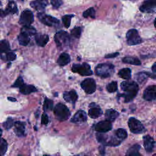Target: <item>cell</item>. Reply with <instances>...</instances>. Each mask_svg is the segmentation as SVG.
Segmentation results:
<instances>
[{"instance_id": "22", "label": "cell", "mask_w": 156, "mask_h": 156, "mask_svg": "<svg viewBox=\"0 0 156 156\" xmlns=\"http://www.w3.org/2000/svg\"><path fill=\"white\" fill-rule=\"evenodd\" d=\"M71 60V58L70 56L69 55V54H68L67 53L63 52L62 54H60V55L59 56L58 60H57V63L61 66H63L66 65L67 64H68L70 62Z\"/></svg>"}, {"instance_id": "40", "label": "cell", "mask_w": 156, "mask_h": 156, "mask_svg": "<svg viewBox=\"0 0 156 156\" xmlns=\"http://www.w3.org/2000/svg\"><path fill=\"white\" fill-rule=\"evenodd\" d=\"M96 138H97L98 141L99 143H101L104 144H105L108 137H107V135H103V134L98 133L96 134Z\"/></svg>"}, {"instance_id": "41", "label": "cell", "mask_w": 156, "mask_h": 156, "mask_svg": "<svg viewBox=\"0 0 156 156\" xmlns=\"http://www.w3.org/2000/svg\"><path fill=\"white\" fill-rule=\"evenodd\" d=\"M24 84L23 79L21 77H19L15 81V82L13 84L12 87H16V88H20Z\"/></svg>"}, {"instance_id": "53", "label": "cell", "mask_w": 156, "mask_h": 156, "mask_svg": "<svg viewBox=\"0 0 156 156\" xmlns=\"http://www.w3.org/2000/svg\"><path fill=\"white\" fill-rule=\"evenodd\" d=\"M0 4H1V1H0Z\"/></svg>"}, {"instance_id": "46", "label": "cell", "mask_w": 156, "mask_h": 156, "mask_svg": "<svg viewBox=\"0 0 156 156\" xmlns=\"http://www.w3.org/2000/svg\"><path fill=\"white\" fill-rule=\"evenodd\" d=\"M152 70L154 72L156 73V62H155V63H154V65H152Z\"/></svg>"}, {"instance_id": "3", "label": "cell", "mask_w": 156, "mask_h": 156, "mask_svg": "<svg viewBox=\"0 0 156 156\" xmlns=\"http://www.w3.org/2000/svg\"><path fill=\"white\" fill-rule=\"evenodd\" d=\"M54 113L57 119L60 121L67 120L71 115V113L68 107L62 103H58L55 106Z\"/></svg>"}, {"instance_id": "48", "label": "cell", "mask_w": 156, "mask_h": 156, "mask_svg": "<svg viewBox=\"0 0 156 156\" xmlns=\"http://www.w3.org/2000/svg\"><path fill=\"white\" fill-rule=\"evenodd\" d=\"M2 14H4V15L5 13H4V12H2V10H0V16L2 15Z\"/></svg>"}, {"instance_id": "27", "label": "cell", "mask_w": 156, "mask_h": 156, "mask_svg": "<svg viewBox=\"0 0 156 156\" xmlns=\"http://www.w3.org/2000/svg\"><path fill=\"white\" fill-rule=\"evenodd\" d=\"M122 62L125 63L131 64V65H140L141 62L139 59H138L136 57H125L122 58Z\"/></svg>"}, {"instance_id": "35", "label": "cell", "mask_w": 156, "mask_h": 156, "mask_svg": "<svg viewBox=\"0 0 156 156\" xmlns=\"http://www.w3.org/2000/svg\"><path fill=\"white\" fill-rule=\"evenodd\" d=\"M83 16L85 18L91 17L92 18H95V10L93 7H90L87 10L84 11L83 13Z\"/></svg>"}, {"instance_id": "19", "label": "cell", "mask_w": 156, "mask_h": 156, "mask_svg": "<svg viewBox=\"0 0 156 156\" xmlns=\"http://www.w3.org/2000/svg\"><path fill=\"white\" fill-rule=\"evenodd\" d=\"M78 96L74 90L65 91L63 93V98L68 102H71L73 104L76 102Z\"/></svg>"}, {"instance_id": "37", "label": "cell", "mask_w": 156, "mask_h": 156, "mask_svg": "<svg viewBox=\"0 0 156 156\" xmlns=\"http://www.w3.org/2000/svg\"><path fill=\"white\" fill-rule=\"evenodd\" d=\"M106 89L109 93H113V92L116 91L118 89L117 82L113 81V82H112L111 83H108L106 87Z\"/></svg>"}, {"instance_id": "33", "label": "cell", "mask_w": 156, "mask_h": 156, "mask_svg": "<svg viewBox=\"0 0 156 156\" xmlns=\"http://www.w3.org/2000/svg\"><path fill=\"white\" fill-rule=\"evenodd\" d=\"M7 149V143L4 138L0 140V156H4Z\"/></svg>"}, {"instance_id": "2", "label": "cell", "mask_w": 156, "mask_h": 156, "mask_svg": "<svg viewBox=\"0 0 156 156\" xmlns=\"http://www.w3.org/2000/svg\"><path fill=\"white\" fill-rule=\"evenodd\" d=\"M96 74L102 78H107L112 76L115 72V67L112 64L101 63L95 68Z\"/></svg>"}, {"instance_id": "44", "label": "cell", "mask_w": 156, "mask_h": 156, "mask_svg": "<svg viewBox=\"0 0 156 156\" xmlns=\"http://www.w3.org/2000/svg\"><path fill=\"white\" fill-rule=\"evenodd\" d=\"M49 122V118L48 115L46 113H43L41 116V123L44 125H46Z\"/></svg>"}, {"instance_id": "47", "label": "cell", "mask_w": 156, "mask_h": 156, "mask_svg": "<svg viewBox=\"0 0 156 156\" xmlns=\"http://www.w3.org/2000/svg\"><path fill=\"white\" fill-rule=\"evenodd\" d=\"M8 100H9V101H12V102H15V101H16V99L15 98H12V97H8Z\"/></svg>"}, {"instance_id": "28", "label": "cell", "mask_w": 156, "mask_h": 156, "mask_svg": "<svg viewBox=\"0 0 156 156\" xmlns=\"http://www.w3.org/2000/svg\"><path fill=\"white\" fill-rule=\"evenodd\" d=\"M18 40L19 43L23 46L27 45L30 41L29 37L27 35L22 32H21V34L18 35Z\"/></svg>"}, {"instance_id": "49", "label": "cell", "mask_w": 156, "mask_h": 156, "mask_svg": "<svg viewBox=\"0 0 156 156\" xmlns=\"http://www.w3.org/2000/svg\"><path fill=\"white\" fill-rule=\"evenodd\" d=\"M1 135H2V130L0 129V140L1 139Z\"/></svg>"}, {"instance_id": "31", "label": "cell", "mask_w": 156, "mask_h": 156, "mask_svg": "<svg viewBox=\"0 0 156 156\" xmlns=\"http://www.w3.org/2000/svg\"><path fill=\"white\" fill-rule=\"evenodd\" d=\"M115 136L119 140L122 141L123 140H124L127 138V133L126 130L123 129H118L115 132Z\"/></svg>"}, {"instance_id": "51", "label": "cell", "mask_w": 156, "mask_h": 156, "mask_svg": "<svg viewBox=\"0 0 156 156\" xmlns=\"http://www.w3.org/2000/svg\"><path fill=\"white\" fill-rule=\"evenodd\" d=\"M152 156H156V154H154V155H153Z\"/></svg>"}, {"instance_id": "39", "label": "cell", "mask_w": 156, "mask_h": 156, "mask_svg": "<svg viewBox=\"0 0 156 156\" xmlns=\"http://www.w3.org/2000/svg\"><path fill=\"white\" fill-rule=\"evenodd\" d=\"M2 125H3V127L7 130L10 129L14 125V122H13V119L10 117L8 118L7 119V120L3 123Z\"/></svg>"}, {"instance_id": "54", "label": "cell", "mask_w": 156, "mask_h": 156, "mask_svg": "<svg viewBox=\"0 0 156 156\" xmlns=\"http://www.w3.org/2000/svg\"><path fill=\"white\" fill-rule=\"evenodd\" d=\"M76 156H79V155H76Z\"/></svg>"}, {"instance_id": "32", "label": "cell", "mask_w": 156, "mask_h": 156, "mask_svg": "<svg viewBox=\"0 0 156 156\" xmlns=\"http://www.w3.org/2000/svg\"><path fill=\"white\" fill-rule=\"evenodd\" d=\"M18 11V9H17V6L16 3L14 1H9L8 5H7V10L6 12L7 13H16Z\"/></svg>"}, {"instance_id": "24", "label": "cell", "mask_w": 156, "mask_h": 156, "mask_svg": "<svg viewBox=\"0 0 156 156\" xmlns=\"http://www.w3.org/2000/svg\"><path fill=\"white\" fill-rule=\"evenodd\" d=\"M140 149V146L138 144L132 146L126 152V156H142L139 152Z\"/></svg>"}, {"instance_id": "6", "label": "cell", "mask_w": 156, "mask_h": 156, "mask_svg": "<svg viewBox=\"0 0 156 156\" xmlns=\"http://www.w3.org/2000/svg\"><path fill=\"white\" fill-rule=\"evenodd\" d=\"M130 130L133 133H141L145 131V128L142 123L136 118L131 117L128 121Z\"/></svg>"}, {"instance_id": "42", "label": "cell", "mask_w": 156, "mask_h": 156, "mask_svg": "<svg viewBox=\"0 0 156 156\" xmlns=\"http://www.w3.org/2000/svg\"><path fill=\"white\" fill-rule=\"evenodd\" d=\"M16 58V55L12 52H9L5 54V59L8 61H13Z\"/></svg>"}, {"instance_id": "1", "label": "cell", "mask_w": 156, "mask_h": 156, "mask_svg": "<svg viewBox=\"0 0 156 156\" xmlns=\"http://www.w3.org/2000/svg\"><path fill=\"white\" fill-rule=\"evenodd\" d=\"M121 88L124 92L121 96L124 97L125 102L131 101L138 91V85L134 81H124L121 83Z\"/></svg>"}, {"instance_id": "20", "label": "cell", "mask_w": 156, "mask_h": 156, "mask_svg": "<svg viewBox=\"0 0 156 156\" xmlns=\"http://www.w3.org/2000/svg\"><path fill=\"white\" fill-rule=\"evenodd\" d=\"M35 41L37 45L43 47L49 41V37L46 34H37L35 35Z\"/></svg>"}, {"instance_id": "18", "label": "cell", "mask_w": 156, "mask_h": 156, "mask_svg": "<svg viewBox=\"0 0 156 156\" xmlns=\"http://www.w3.org/2000/svg\"><path fill=\"white\" fill-rule=\"evenodd\" d=\"M14 131L15 134L19 137L25 136V125L24 123L21 121H16L14 123Z\"/></svg>"}, {"instance_id": "13", "label": "cell", "mask_w": 156, "mask_h": 156, "mask_svg": "<svg viewBox=\"0 0 156 156\" xmlns=\"http://www.w3.org/2000/svg\"><path fill=\"white\" fill-rule=\"evenodd\" d=\"M143 98L146 101H153L156 99V85H151L146 88L143 93Z\"/></svg>"}, {"instance_id": "30", "label": "cell", "mask_w": 156, "mask_h": 156, "mask_svg": "<svg viewBox=\"0 0 156 156\" xmlns=\"http://www.w3.org/2000/svg\"><path fill=\"white\" fill-rule=\"evenodd\" d=\"M22 33H24L26 35H27L29 37L34 35L36 33V30L35 28L30 26H23L21 29V32Z\"/></svg>"}, {"instance_id": "21", "label": "cell", "mask_w": 156, "mask_h": 156, "mask_svg": "<svg viewBox=\"0 0 156 156\" xmlns=\"http://www.w3.org/2000/svg\"><path fill=\"white\" fill-rule=\"evenodd\" d=\"M10 52V44L9 42L3 40L0 41V58L3 59V54Z\"/></svg>"}, {"instance_id": "16", "label": "cell", "mask_w": 156, "mask_h": 156, "mask_svg": "<svg viewBox=\"0 0 156 156\" xmlns=\"http://www.w3.org/2000/svg\"><path fill=\"white\" fill-rule=\"evenodd\" d=\"M87 117L85 111L82 110H78L71 119V122L74 123H81L87 121Z\"/></svg>"}, {"instance_id": "12", "label": "cell", "mask_w": 156, "mask_h": 156, "mask_svg": "<svg viewBox=\"0 0 156 156\" xmlns=\"http://www.w3.org/2000/svg\"><path fill=\"white\" fill-rule=\"evenodd\" d=\"M112 128V125L111 122L109 121H101L98 122L94 127L96 131L100 133H105L110 131Z\"/></svg>"}, {"instance_id": "15", "label": "cell", "mask_w": 156, "mask_h": 156, "mask_svg": "<svg viewBox=\"0 0 156 156\" xmlns=\"http://www.w3.org/2000/svg\"><path fill=\"white\" fill-rule=\"evenodd\" d=\"M48 4V2L47 0H35L32 1L30 5L36 10L38 11L40 13H42L44 11L45 7L47 6Z\"/></svg>"}, {"instance_id": "50", "label": "cell", "mask_w": 156, "mask_h": 156, "mask_svg": "<svg viewBox=\"0 0 156 156\" xmlns=\"http://www.w3.org/2000/svg\"><path fill=\"white\" fill-rule=\"evenodd\" d=\"M154 26H155V28H156V18H155V21H154Z\"/></svg>"}, {"instance_id": "29", "label": "cell", "mask_w": 156, "mask_h": 156, "mask_svg": "<svg viewBox=\"0 0 156 156\" xmlns=\"http://www.w3.org/2000/svg\"><path fill=\"white\" fill-rule=\"evenodd\" d=\"M151 77L152 78H156V74H151L149 73H144V72H141V73H139L137 76H136V78L138 82H141L142 81H143L144 80H145L147 77Z\"/></svg>"}, {"instance_id": "5", "label": "cell", "mask_w": 156, "mask_h": 156, "mask_svg": "<svg viewBox=\"0 0 156 156\" xmlns=\"http://www.w3.org/2000/svg\"><path fill=\"white\" fill-rule=\"evenodd\" d=\"M54 40L58 47H63L66 46L69 44L70 37L66 32L62 30L55 34Z\"/></svg>"}, {"instance_id": "8", "label": "cell", "mask_w": 156, "mask_h": 156, "mask_svg": "<svg viewBox=\"0 0 156 156\" xmlns=\"http://www.w3.org/2000/svg\"><path fill=\"white\" fill-rule=\"evenodd\" d=\"M39 20L44 24L48 26H57L59 24V20L55 17L44 13H39L37 15Z\"/></svg>"}, {"instance_id": "10", "label": "cell", "mask_w": 156, "mask_h": 156, "mask_svg": "<svg viewBox=\"0 0 156 156\" xmlns=\"http://www.w3.org/2000/svg\"><path fill=\"white\" fill-rule=\"evenodd\" d=\"M34 21V15L29 10H25L23 11L19 20L20 24L23 26H30Z\"/></svg>"}, {"instance_id": "43", "label": "cell", "mask_w": 156, "mask_h": 156, "mask_svg": "<svg viewBox=\"0 0 156 156\" xmlns=\"http://www.w3.org/2000/svg\"><path fill=\"white\" fill-rule=\"evenodd\" d=\"M51 3L54 9H58L63 2L62 0H51Z\"/></svg>"}, {"instance_id": "52", "label": "cell", "mask_w": 156, "mask_h": 156, "mask_svg": "<svg viewBox=\"0 0 156 156\" xmlns=\"http://www.w3.org/2000/svg\"><path fill=\"white\" fill-rule=\"evenodd\" d=\"M44 156H49V155H44Z\"/></svg>"}, {"instance_id": "25", "label": "cell", "mask_w": 156, "mask_h": 156, "mask_svg": "<svg viewBox=\"0 0 156 156\" xmlns=\"http://www.w3.org/2000/svg\"><path fill=\"white\" fill-rule=\"evenodd\" d=\"M119 116V113L113 109H108L105 112V118L107 121L112 122L115 121Z\"/></svg>"}, {"instance_id": "26", "label": "cell", "mask_w": 156, "mask_h": 156, "mask_svg": "<svg viewBox=\"0 0 156 156\" xmlns=\"http://www.w3.org/2000/svg\"><path fill=\"white\" fill-rule=\"evenodd\" d=\"M119 76L126 80H129L131 77V70L130 68H125L123 69H121L119 73H118Z\"/></svg>"}, {"instance_id": "45", "label": "cell", "mask_w": 156, "mask_h": 156, "mask_svg": "<svg viewBox=\"0 0 156 156\" xmlns=\"http://www.w3.org/2000/svg\"><path fill=\"white\" fill-rule=\"evenodd\" d=\"M118 54H119L118 52H114V53H113V54H109L105 55V58H113V57H116Z\"/></svg>"}, {"instance_id": "11", "label": "cell", "mask_w": 156, "mask_h": 156, "mask_svg": "<svg viewBox=\"0 0 156 156\" xmlns=\"http://www.w3.org/2000/svg\"><path fill=\"white\" fill-rule=\"evenodd\" d=\"M156 9V0H145L140 7V10L144 13H152Z\"/></svg>"}, {"instance_id": "36", "label": "cell", "mask_w": 156, "mask_h": 156, "mask_svg": "<svg viewBox=\"0 0 156 156\" xmlns=\"http://www.w3.org/2000/svg\"><path fill=\"white\" fill-rule=\"evenodd\" d=\"M74 16L73 15H64L63 17H62V21L63 23V24L64 26L68 28L70 26V24H71V18Z\"/></svg>"}, {"instance_id": "34", "label": "cell", "mask_w": 156, "mask_h": 156, "mask_svg": "<svg viewBox=\"0 0 156 156\" xmlns=\"http://www.w3.org/2000/svg\"><path fill=\"white\" fill-rule=\"evenodd\" d=\"M43 108L44 112L51 110L53 108V101L49 99L46 98L43 104Z\"/></svg>"}, {"instance_id": "4", "label": "cell", "mask_w": 156, "mask_h": 156, "mask_svg": "<svg viewBox=\"0 0 156 156\" xmlns=\"http://www.w3.org/2000/svg\"><path fill=\"white\" fill-rule=\"evenodd\" d=\"M71 70L73 73L79 74L82 76H90L93 74L90 66L87 63L82 64H73L71 67Z\"/></svg>"}, {"instance_id": "23", "label": "cell", "mask_w": 156, "mask_h": 156, "mask_svg": "<svg viewBox=\"0 0 156 156\" xmlns=\"http://www.w3.org/2000/svg\"><path fill=\"white\" fill-rule=\"evenodd\" d=\"M35 91H37L36 88L32 85H27L24 83L20 88V92L23 94H29Z\"/></svg>"}, {"instance_id": "9", "label": "cell", "mask_w": 156, "mask_h": 156, "mask_svg": "<svg viewBox=\"0 0 156 156\" xmlns=\"http://www.w3.org/2000/svg\"><path fill=\"white\" fill-rule=\"evenodd\" d=\"M80 86L87 94L93 93L96 89V82L94 80L91 78H87L83 80L81 82Z\"/></svg>"}, {"instance_id": "14", "label": "cell", "mask_w": 156, "mask_h": 156, "mask_svg": "<svg viewBox=\"0 0 156 156\" xmlns=\"http://www.w3.org/2000/svg\"><path fill=\"white\" fill-rule=\"evenodd\" d=\"M90 108L88 110V115L93 119L98 118L102 114V110L101 108L94 103H91L90 105Z\"/></svg>"}, {"instance_id": "38", "label": "cell", "mask_w": 156, "mask_h": 156, "mask_svg": "<svg viewBox=\"0 0 156 156\" xmlns=\"http://www.w3.org/2000/svg\"><path fill=\"white\" fill-rule=\"evenodd\" d=\"M82 32V29L80 27H75L71 30V35L77 38H79L80 37Z\"/></svg>"}, {"instance_id": "7", "label": "cell", "mask_w": 156, "mask_h": 156, "mask_svg": "<svg viewBox=\"0 0 156 156\" xmlns=\"http://www.w3.org/2000/svg\"><path fill=\"white\" fill-rule=\"evenodd\" d=\"M126 39L127 44L130 46L136 45L142 42V40L140 37L138 31L135 29H130L126 34Z\"/></svg>"}, {"instance_id": "17", "label": "cell", "mask_w": 156, "mask_h": 156, "mask_svg": "<svg viewBox=\"0 0 156 156\" xmlns=\"http://www.w3.org/2000/svg\"><path fill=\"white\" fill-rule=\"evenodd\" d=\"M143 141L145 150L147 152H152L155 145V141L154 139L150 135H146L143 137Z\"/></svg>"}]
</instances>
